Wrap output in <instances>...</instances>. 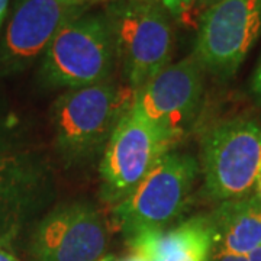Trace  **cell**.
Returning <instances> with one entry per match:
<instances>
[{"label":"cell","mask_w":261,"mask_h":261,"mask_svg":"<svg viewBox=\"0 0 261 261\" xmlns=\"http://www.w3.org/2000/svg\"><path fill=\"white\" fill-rule=\"evenodd\" d=\"M199 161L185 152L168 151L126 199L113 206V222L128 243L141 235L163 232L185 212Z\"/></svg>","instance_id":"cell-4"},{"label":"cell","mask_w":261,"mask_h":261,"mask_svg":"<svg viewBox=\"0 0 261 261\" xmlns=\"http://www.w3.org/2000/svg\"><path fill=\"white\" fill-rule=\"evenodd\" d=\"M109 225L90 202L53 206L31 226V261H99L109 245Z\"/></svg>","instance_id":"cell-8"},{"label":"cell","mask_w":261,"mask_h":261,"mask_svg":"<svg viewBox=\"0 0 261 261\" xmlns=\"http://www.w3.org/2000/svg\"><path fill=\"white\" fill-rule=\"evenodd\" d=\"M27 148V129L16 113L0 99V154Z\"/></svg>","instance_id":"cell-14"},{"label":"cell","mask_w":261,"mask_h":261,"mask_svg":"<svg viewBox=\"0 0 261 261\" xmlns=\"http://www.w3.org/2000/svg\"><path fill=\"white\" fill-rule=\"evenodd\" d=\"M67 2H71V3H75V5H84V6H90L93 2H97V0H67Z\"/></svg>","instance_id":"cell-23"},{"label":"cell","mask_w":261,"mask_h":261,"mask_svg":"<svg viewBox=\"0 0 261 261\" xmlns=\"http://www.w3.org/2000/svg\"><path fill=\"white\" fill-rule=\"evenodd\" d=\"M252 195L255 196L258 200L261 202V173L260 176H258V178H257V183H255V187H254V193Z\"/></svg>","instance_id":"cell-22"},{"label":"cell","mask_w":261,"mask_h":261,"mask_svg":"<svg viewBox=\"0 0 261 261\" xmlns=\"http://www.w3.org/2000/svg\"><path fill=\"white\" fill-rule=\"evenodd\" d=\"M171 144L132 105L123 113L99 161L100 197L118 205L140 186Z\"/></svg>","instance_id":"cell-7"},{"label":"cell","mask_w":261,"mask_h":261,"mask_svg":"<svg viewBox=\"0 0 261 261\" xmlns=\"http://www.w3.org/2000/svg\"><path fill=\"white\" fill-rule=\"evenodd\" d=\"M251 94L257 103L261 105V56L251 77Z\"/></svg>","instance_id":"cell-16"},{"label":"cell","mask_w":261,"mask_h":261,"mask_svg":"<svg viewBox=\"0 0 261 261\" xmlns=\"http://www.w3.org/2000/svg\"><path fill=\"white\" fill-rule=\"evenodd\" d=\"M129 247L142 261H209L212 232L207 215L193 216L168 231L141 235Z\"/></svg>","instance_id":"cell-12"},{"label":"cell","mask_w":261,"mask_h":261,"mask_svg":"<svg viewBox=\"0 0 261 261\" xmlns=\"http://www.w3.org/2000/svg\"><path fill=\"white\" fill-rule=\"evenodd\" d=\"M89 6L67 0H15L0 34V77L27 71L45 54L60 29Z\"/></svg>","instance_id":"cell-10"},{"label":"cell","mask_w":261,"mask_h":261,"mask_svg":"<svg viewBox=\"0 0 261 261\" xmlns=\"http://www.w3.org/2000/svg\"><path fill=\"white\" fill-rule=\"evenodd\" d=\"M103 13L112 32L116 64L137 92L171 64L174 19L161 0H108Z\"/></svg>","instance_id":"cell-2"},{"label":"cell","mask_w":261,"mask_h":261,"mask_svg":"<svg viewBox=\"0 0 261 261\" xmlns=\"http://www.w3.org/2000/svg\"><path fill=\"white\" fill-rule=\"evenodd\" d=\"M116 54L109 23L100 12L86 10L65 23L39 60L38 83L74 90L111 80Z\"/></svg>","instance_id":"cell-3"},{"label":"cell","mask_w":261,"mask_h":261,"mask_svg":"<svg viewBox=\"0 0 261 261\" xmlns=\"http://www.w3.org/2000/svg\"><path fill=\"white\" fill-rule=\"evenodd\" d=\"M219 2H222V0H197V2H196L195 8H193L192 13H190V19H189V22H192V19L196 22L197 18H199L205 10H207L209 8L215 6V5H216V3H219Z\"/></svg>","instance_id":"cell-17"},{"label":"cell","mask_w":261,"mask_h":261,"mask_svg":"<svg viewBox=\"0 0 261 261\" xmlns=\"http://www.w3.org/2000/svg\"><path fill=\"white\" fill-rule=\"evenodd\" d=\"M8 8H9V0H0V34H2L3 22L8 16Z\"/></svg>","instance_id":"cell-19"},{"label":"cell","mask_w":261,"mask_h":261,"mask_svg":"<svg viewBox=\"0 0 261 261\" xmlns=\"http://www.w3.org/2000/svg\"><path fill=\"white\" fill-rule=\"evenodd\" d=\"M209 261H248L247 254L237 252H212Z\"/></svg>","instance_id":"cell-18"},{"label":"cell","mask_w":261,"mask_h":261,"mask_svg":"<svg viewBox=\"0 0 261 261\" xmlns=\"http://www.w3.org/2000/svg\"><path fill=\"white\" fill-rule=\"evenodd\" d=\"M205 71L193 54L168 64L134 92L132 106L173 145L192 129L202 109Z\"/></svg>","instance_id":"cell-9"},{"label":"cell","mask_w":261,"mask_h":261,"mask_svg":"<svg viewBox=\"0 0 261 261\" xmlns=\"http://www.w3.org/2000/svg\"><path fill=\"white\" fill-rule=\"evenodd\" d=\"M56 177L47 159L29 148L0 154V240H10L51 209Z\"/></svg>","instance_id":"cell-11"},{"label":"cell","mask_w":261,"mask_h":261,"mask_svg":"<svg viewBox=\"0 0 261 261\" xmlns=\"http://www.w3.org/2000/svg\"><path fill=\"white\" fill-rule=\"evenodd\" d=\"M174 22H189L197 0H161Z\"/></svg>","instance_id":"cell-15"},{"label":"cell","mask_w":261,"mask_h":261,"mask_svg":"<svg viewBox=\"0 0 261 261\" xmlns=\"http://www.w3.org/2000/svg\"><path fill=\"white\" fill-rule=\"evenodd\" d=\"M207 221L212 252L247 254L261 245V202L254 195L219 203Z\"/></svg>","instance_id":"cell-13"},{"label":"cell","mask_w":261,"mask_h":261,"mask_svg":"<svg viewBox=\"0 0 261 261\" xmlns=\"http://www.w3.org/2000/svg\"><path fill=\"white\" fill-rule=\"evenodd\" d=\"M113 80L65 90L53 103L54 148L67 168H84L100 161L103 151L134 94Z\"/></svg>","instance_id":"cell-1"},{"label":"cell","mask_w":261,"mask_h":261,"mask_svg":"<svg viewBox=\"0 0 261 261\" xmlns=\"http://www.w3.org/2000/svg\"><path fill=\"white\" fill-rule=\"evenodd\" d=\"M199 164L211 200L251 196L261 173L260 122L237 118L214 125L202 138Z\"/></svg>","instance_id":"cell-5"},{"label":"cell","mask_w":261,"mask_h":261,"mask_svg":"<svg viewBox=\"0 0 261 261\" xmlns=\"http://www.w3.org/2000/svg\"><path fill=\"white\" fill-rule=\"evenodd\" d=\"M193 56L206 74L232 79L261 37V0H222L197 20Z\"/></svg>","instance_id":"cell-6"},{"label":"cell","mask_w":261,"mask_h":261,"mask_svg":"<svg viewBox=\"0 0 261 261\" xmlns=\"http://www.w3.org/2000/svg\"><path fill=\"white\" fill-rule=\"evenodd\" d=\"M99 261H142V260L138 258L137 255H130V257L125 258V260H119V258H116L115 255H105V257H102Z\"/></svg>","instance_id":"cell-20"},{"label":"cell","mask_w":261,"mask_h":261,"mask_svg":"<svg viewBox=\"0 0 261 261\" xmlns=\"http://www.w3.org/2000/svg\"><path fill=\"white\" fill-rule=\"evenodd\" d=\"M0 261H20V260L16 258L15 255H12L10 252L2 251V250H0Z\"/></svg>","instance_id":"cell-21"}]
</instances>
